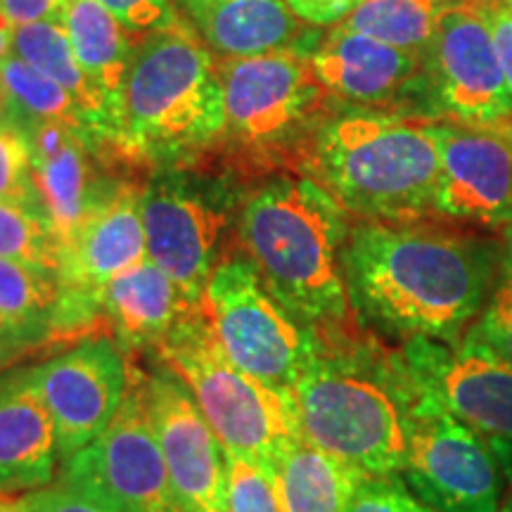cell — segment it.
<instances>
[{
  "mask_svg": "<svg viewBox=\"0 0 512 512\" xmlns=\"http://www.w3.org/2000/svg\"><path fill=\"white\" fill-rule=\"evenodd\" d=\"M283 512H349L363 475L304 437L283 448L273 463Z\"/></svg>",
  "mask_w": 512,
  "mask_h": 512,
  "instance_id": "cb8c5ba5",
  "label": "cell"
},
{
  "mask_svg": "<svg viewBox=\"0 0 512 512\" xmlns=\"http://www.w3.org/2000/svg\"><path fill=\"white\" fill-rule=\"evenodd\" d=\"M145 399L171 489L183 512H228L230 456L169 363L145 377Z\"/></svg>",
  "mask_w": 512,
  "mask_h": 512,
  "instance_id": "e0dca14e",
  "label": "cell"
},
{
  "mask_svg": "<svg viewBox=\"0 0 512 512\" xmlns=\"http://www.w3.org/2000/svg\"><path fill=\"white\" fill-rule=\"evenodd\" d=\"M439 145L434 216L477 230L512 228V119L503 124L432 121Z\"/></svg>",
  "mask_w": 512,
  "mask_h": 512,
  "instance_id": "2e32d148",
  "label": "cell"
},
{
  "mask_svg": "<svg viewBox=\"0 0 512 512\" xmlns=\"http://www.w3.org/2000/svg\"><path fill=\"white\" fill-rule=\"evenodd\" d=\"M439 169L432 121L396 114H328L304 143L306 176L358 221L437 219Z\"/></svg>",
  "mask_w": 512,
  "mask_h": 512,
  "instance_id": "277c9868",
  "label": "cell"
},
{
  "mask_svg": "<svg viewBox=\"0 0 512 512\" xmlns=\"http://www.w3.org/2000/svg\"><path fill=\"white\" fill-rule=\"evenodd\" d=\"M57 465L55 422L24 368L0 377V498L50 486Z\"/></svg>",
  "mask_w": 512,
  "mask_h": 512,
  "instance_id": "44dd1931",
  "label": "cell"
},
{
  "mask_svg": "<svg viewBox=\"0 0 512 512\" xmlns=\"http://www.w3.org/2000/svg\"><path fill=\"white\" fill-rule=\"evenodd\" d=\"M228 136L245 150H280L328 117L330 91L313 72L311 57L297 50L219 62Z\"/></svg>",
  "mask_w": 512,
  "mask_h": 512,
  "instance_id": "ba28073f",
  "label": "cell"
},
{
  "mask_svg": "<svg viewBox=\"0 0 512 512\" xmlns=\"http://www.w3.org/2000/svg\"><path fill=\"white\" fill-rule=\"evenodd\" d=\"M313 72L337 98L356 105H384L425 81V60L377 38L337 27L313 48Z\"/></svg>",
  "mask_w": 512,
  "mask_h": 512,
  "instance_id": "d6986e66",
  "label": "cell"
},
{
  "mask_svg": "<svg viewBox=\"0 0 512 512\" xmlns=\"http://www.w3.org/2000/svg\"><path fill=\"white\" fill-rule=\"evenodd\" d=\"M415 392L486 439H512V363L470 330L458 344L408 339L396 347Z\"/></svg>",
  "mask_w": 512,
  "mask_h": 512,
  "instance_id": "4fadbf2b",
  "label": "cell"
},
{
  "mask_svg": "<svg viewBox=\"0 0 512 512\" xmlns=\"http://www.w3.org/2000/svg\"><path fill=\"white\" fill-rule=\"evenodd\" d=\"M0 512H112L62 484H50L29 494L0 498Z\"/></svg>",
  "mask_w": 512,
  "mask_h": 512,
  "instance_id": "836d02e7",
  "label": "cell"
},
{
  "mask_svg": "<svg viewBox=\"0 0 512 512\" xmlns=\"http://www.w3.org/2000/svg\"><path fill=\"white\" fill-rule=\"evenodd\" d=\"M491 448H494V456L501 465L505 484L512 489V439H489Z\"/></svg>",
  "mask_w": 512,
  "mask_h": 512,
  "instance_id": "f35d334b",
  "label": "cell"
},
{
  "mask_svg": "<svg viewBox=\"0 0 512 512\" xmlns=\"http://www.w3.org/2000/svg\"><path fill=\"white\" fill-rule=\"evenodd\" d=\"M15 29L17 24H12L8 17L0 12V62L12 53V43H15Z\"/></svg>",
  "mask_w": 512,
  "mask_h": 512,
  "instance_id": "60d3db41",
  "label": "cell"
},
{
  "mask_svg": "<svg viewBox=\"0 0 512 512\" xmlns=\"http://www.w3.org/2000/svg\"><path fill=\"white\" fill-rule=\"evenodd\" d=\"M496 0H458L446 10L427 48L425 83L451 121L503 124L512 119V93L498 57L491 10Z\"/></svg>",
  "mask_w": 512,
  "mask_h": 512,
  "instance_id": "7c38bea8",
  "label": "cell"
},
{
  "mask_svg": "<svg viewBox=\"0 0 512 512\" xmlns=\"http://www.w3.org/2000/svg\"><path fill=\"white\" fill-rule=\"evenodd\" d=\"M19 131L29 140L38 211L46 216L62 249L114 181L95 164L100 138L62 121H38Z\"/></svg>",
  "mask_w": 512,
  "mask_h": 512,
  "instance_id": "ac0fdd59",
  "label": "cell"
},
{
  "mask_svg": "<svg viewBox=\"0 0 512 512\" xmlns=\"http://www.w3.org/2000/svg\"><path fill=\"white\" fill-rule=\"evenodd\" d=\"M147 259L140 190L114 181L98 197L76 233L60 249L57 264V337L83 332L100 316L102 290Z\"/></svg>",
  "mask_w": 512,
  "mask_h": 512,
  "instance_id": "8fae6325",
  "label": "cell"
},
{
  "mask_svg": "<svg viewBox=\"0 0 512 512\" xmlns=\"http://www.w3.org/2000/svg\"><path fill=\"white\" fill-rule=\"evenodd\" d=\"M128 72L117 150L133 162H169L223 136L219 62L188 22L143 34Z\"/></svg>",
  "mask_w": 512,
  "mask_h": 512,
  "instance_id": "5b68a950",
  "label": "cell"
},
{
  "mask_svg": "<svg viewBox=\"0 0 512 512\" xmlns=\"http://www.w3.org/2000/svg\"><path fill=\"white\" fill-rule=\"evenodd\" d=\"M413 394L408 456L399 475L408 489L439 512L501 510L508 484L489 439L415 392V387Z\"/></svg>",
  "mask_w": 512,
  "mask_h": 512,
  "instance_id": "30bf717a",
  "label": "cell"
},
{
  "mask_svg": "<svg viewBox=\"0 0 512 512\" xmlns=\"http://www.w3.org/2000/svg\"><path fill=\"white\" fill-rule=\"evenodd\" d=\"M147 259L178 285L190 302L202 304L216 271L228 226L221 192L181 174L152 178L140 190Z\"/></svg>",
  "mask_w": 512,
  "mask_h": 512,
  "instance_id": "5bb4252c",
  "label": "cell"
},
{
  "mask_svg": "<svg viewBox=\"0 0 512 512\" xmlns=\"http://www.w3.org/2000/svg\"><path fill=\"white\" fill-rule=\"evenodd\" d=\"M204 304V302H202ZM164 271L145 259L102 290L100 316L107 318L121 349H159L197 306Z\"/></svg>",
  "mask_w": 512,
  "mask_h": 512,
  "instance_id": "7402d4cb",
  "label": "cell"
},
{
  "mask_svg": "<svg viewBox=\"0 0 512 512\" xmlns=\"http://www.w3.org/2000/svg\"><path fill=\"white\" fill-rule=\"evenodd\" d=\"M349 512H439L420 501L401 477H366L354 494Z\"/></svg>",
  "mask_w": 512,
  "mask_h": 512,
  "instance_id": "d6a6232c",
  "label": "cell"
},
{
  "mask_svg": "<svg viewBox=\"0 0 512 512\" xmlns=\"http://www.w3.org/2000/svg\"><path fill=\"white\" fill-rule=\"evenodd\" d=\"M100 3L133 34H150L176 19L171 0H100Z\"/></svg>",
  "mask_w": 512,
  "mask_h": 512,
  "instance_id": "e575fe53",
  "label": "cell"
},
{
  "mask_svg": "<svg viewBox=\"0 0 512 512\" xmlns=\"http://www.w3.org/2000/svg\"><path fill=\"white\" fill-rule=\"evenodd\" d=\"M195 396L228 456L273 465L302 437L292 396L266 387L228 361L216 342L207 306H197L157 349Z\"/></svg>",
  "mask_w": 512,
  "mask_h": 512,
  "instance_id": "8992f818",
  "label": "cell"
},
{
  "mask_svg": "<svg viewBox=\"0 0 512 512\" xmlns=\"http://www.w3.org/2000/svg\"><path fill=\"white\" fill-rule=\"evenodd\" d=\"M0 259L57 275L60 247L46 216L36 207L0 200Z\"/></svg>",
  "mask_w": 512,
  "mask_h": 512,
  "instance_id": "f1b7e54d",
  "label": "cell"
},
{
  "mask_svg": "<svg viewBox=\"0 0 512 512\" xmlns=\"http://www.w3.org/2000/svg\"><path fill=\"white\" fill-rule=\"evenodd\" d=\"M292 399L306 441L368 477L401 475L413 384L399 351L377 342L373 332L361 325L323 332Z\"/></svg>",
  "mask_w": 512,
  "mask_h": 512,
  "instance_id": "7a4b0ae2",
  "label": "cell"
},
{
  "mask_svg": "<svg viewBox=\"0 0 512 512\" xmlns=\"http://www.w3.org/2000/svg\"><path fill=\"white\" fill-rule=\"evenodd\" d=\"M12 53L72 95L88 128L100 140L112 143V124L107 117L105 102L81 69L72 41L57 19H43V22L17 27Z\"/></svg>",
  "mask_w": 512,
  "mask_h": 512,
  "instance_id": "d4e9b609",
  "label": "cell"
},
{
  "mask_svg": "<svg viewBox=\"0 0 512 512\" xmlns=\"http://www.w3.org/2000/svg\"><path fill=\"white\" fill-rule=\"evenodd\" d=\"M57 484L112 512H183L147 413L140 370H131V387L112 425L64 460Z\"/></svg>",
  "mask_w": 512,
  "mask_h": 512,
  "instance_id": "9c48e42d",
  "label": "cell"
},
{
  "mask_svg": "<svg viewBox=\"0 0 512 512\" xmlns=\"http://www.w3.org/2000/svg\"><path fill=\"white\" fill-rule=\"evenodd\" d=\"M57 275L0 259V318L22 349L57 337Z\"/></svg>",
  "mask_w": 512,
  "mask_h": 512,
  "instance_id": "484cf974",
  "label": "cell"
},
{
  "mask_svg": "<svg viewBox=\"0 0 512 512\" xmlns=\"http://www.w3.org/2000/svg\"><path fill=\"white\" fill-rule=\"evenodd\" d=\"M19 351H24V349L19 347L15 335H12L8 325H5L3 318H0V366H3V363H8L12 356H17Z\"/></svg>",
  "mask_w": 512,
  "mask_h": 512,
  "instance_id": "ab89813d",
  "label": "cell"
},
{
  "mask_svg": "<svg viewBox=\"0 0 512 512\" xmlns=\"http://www.w3.org/2000/svg\"><path fill=\"white\" fill-rule=\"evenodd\" d=\"M62 0H0V12L10 19L12 24L22 27V24L43 22V19H53L60 10Z\"/></svg>",
  "mask_w": 512,
  "mask_h": 512,
  "instance_id": "74e56055",
  "label": "cell"
},
{
  "mask_svg": "<svg viewBox=\"0 0 512 512\" xmlns=\"http://www.w3.org/2000/svg\"><path fill=\"white\" fill-rule=\"evenodd\" d=\"M0 121L17 128L38 121H62L93 133L72 95L15 53L0 62Z\"/></svg>",
  "mask_w": 512,
  "mask_h": 512,
  "instance_id": "83f0119b",
  "label": "cell"
},
{
  "mask_svg": "<svg viewBox=\"0 0 512 512\" xmlns=\"http://www.w3.org/2000/svg\"><path fill=\"white\" fill-rule=\"evenodd\" d=\"M347 209L309 176H280L242 204L240 240L278 302L323 332L356 328L342 254Z\"/></svg>",
  "mask_w": 512,
  "mask_h": 512,
  "instance_id": "3957f363",
  "label": "cell"
},
{
  "mask_svg": "<svg viewBox=\"0 0 512 512\" xmlns=\"http://www.w3.org/2000/svg\"><path fill=\"white\" fill-rule=\"evenodd\" d=\"M53 19L67 31L76 60L105 102L112 124V143H117L121 100L136 50L128 38V29L100 0H62Z\"/></svg>",
  "mask_w": 512,
  "mask_h": 512,
  "instance_id": "603a6c76",
  "label": "cell"
},
{
  "mask_svg": "<svg viewBox=\"0 0 512 512\" xmlns=\"http://www.w3.org/2000/svg\"><path fill=\"white\" fill-rule=\"evenodd\" d=\"M290 10L313 27H337L344 22L361 0H285Z\"/></svg>",
  "mask_w": 512,
  "mask_h": 512,
  "instance_id": "d590c367",
  "label": "cell"
},
{
  "mask_svg": "<svg viewBox=\"0 0 512 512\" xmlns=\"http://www.w3.org/2000/svg\"><path fill=\"white\" fill-rule=\"evenodd\" d=\"M505 3H508V5H510V8H512V0H505Z\"/></svg>",
  "mask_w": 512,
  "mask_h": 512,
  "instance_id": "7bdbcfd3",
  "label": "cell"
},
{
  "mask_svg": "<svg viewBox=\"0 0 512 512\" xmlns=\"http://www.w3.org/2000/svg\"><path fill=\"white\" fill-rule=\"evenodd\" d=\"M491 24H494V38L498 57H501V67L512 93V8L505 0H496L494 10H491Z\"/></svg>",
  "mask_w": 512,
  "mask_h": 512,
  "instance_id": "8d00e7d4",
  "label": "cell"
},
{
  "mask_svg": "<svg viewBox=\"0 0 512 512\" xmlns=\"http://www.w3.org/2000/svg\"><path fill=\"white\" fill-rule=\"evenodd\" d=\"M501 233L448 221L351 223L342 264L363 330L387 339L458 344L494 285Z\"/></svg>",
  "mask_w": 512,
  "mask_h": 512,
  "instance_id": "6da1fadb",
  "label": "cell"
},
{
  "mask_svg": "<svg viewBox=\"0 0 512 512\" xmlns=\"http://www.w3.org/2000/svg\"><path fill=\"white\" fill-rule=\"evenodd\" d=\"M0 200L24 202L38 209L29 140L17 126L5 121H0Z\"/></svg>",
  "mask_w": 512,
  "mask_h": 512,
  "instance_id": "1f68e13d",
  "label": "cell"
},
{
  "mask_svg": "<svg viewBox=\"0 0 512 512\" xmlns=\"http://www.w3.org/2000/svg\"><path fill=\"white\" fill-rule=\"evenodd\" d=\"M131 370L119 342L95 335L72 349L24 368L55 422L60 465L93 444L124 406Z\"/></svg>",
  "mask_w": 512,
  "mask_h": 512,
  "instance_id": "9a60e30c",
  "label": "cell"
},
{
  "mask_svg": "<svg viewBox=\"0 0 512 512\" xmlns=\"http://www.w3.org/2000/svg\"><path fill=\"white\" fill-rule=\"evenodd\" d=\"M498 512H512V489L505 491L503 505H501V510H498Z\"/></svg>",
  "mask_w": 512,
  "mask_h": 512,
  "instance_id": "b9f144b4",
  "label": "cell"
},
{
  "mask_svg": "<svg viewBox=\"0 0 512 512\" xmlns=\"http://www.w3.org/2000/svg\"><path fill=\"white\" fill-rule=\"evenodd\" d=\"M228 512H283L273 465L230 456Z\"/></svg>",
  "mask_w": 512,
  "mask_h": 512,
  "instance_id": "4dcf8cb0",
  "label": "cell"
},
{
  "mask_svg": "<svg viewBox=\"0 0 512 512\" xmlns=\"http://www.w3.org/2000/svg\"><path fill=\"white\" fill-rule=\"evenodd\" d=\"M204 306L228 361L275 392L292 396L323 332L285 309L247 256H230L216 266Z\"/></svg>",
  "mask_w": 512,
  "mask_h": 512,
  "instance_id": "52a82bcc",
  "label": "cell"
},
{
  "mask_svg": "<svg viewBox=\"0 0 512 512\" xmlns=\"http://www.w3.org/2000/svg\"><path fill=\"white\" fill-rule=\"evenodd\" d=\"M181 5L185 22L223 60L285 50L311 55L306 48L318 43L285 0H181Z\"/></svg>",
  "mask_w": 512,
  "mask_h": 512,
  "instance_id": "ffe728a7",
  "label": "cell"
},
{
  "mask_svg": "<svg viewBox=\"0 0 512 512\" xmlns=\"http://www.w3.org/2000/svg\"><path fill=\"white\" fill-rule=\"evenodd\" d=\"M470 332L512 363V228L501 230L494 285Z\"/></svg>",
  "mask_w": 512,
  "mask_h": 512,
  "instance_id": "f546056e",
  "label": "cell"
},
{
  "mask_svg": "<svg viewBox=\"0 0 512 512\" xmlns=\"http://www.w3.org/2000/svg\"><path fill=\"white\" fill-rule=\"evenodd\" d=\"M458 0H361L339 27L425 57L441 17Z\"/></svg>",
  "mask_w": 512,
  "mask_h": 512,
  "instance_id": "4316f807",
  "label": "cell"
}]
</instances>
